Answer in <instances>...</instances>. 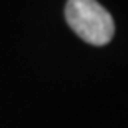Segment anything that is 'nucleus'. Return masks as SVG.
Wrapping results in <instances>:
<instances>
[{"mask_svg":"<svg viewBox=\"0 0 128 128\" xmlns=\"http://www.w3.org/2000/svg\"><path fill=\"white\" fill-rule=\"evenodd\" d=\"M65 17L72 30L92 45H105L113 38V18L96 0H68Z\"/></svg>","mask_w":128,"mask_h":128,"instance_id":"obj_1","label":"nucleus"}]
</instances>
